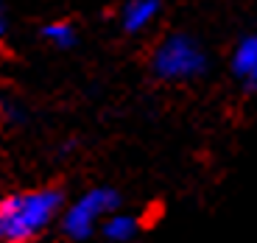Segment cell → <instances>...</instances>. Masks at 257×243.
<instances>
[{
  "label": "cell",
  "instance_id": "1",
  "mask_svg": "<svg viewBox=\"0 0 257 243\" xmlns=\"http://www.w3.org/2000/svg\"><path fill=\"white\" fill-rule=\"evenodd\" d=\"M62 204V193L42 187L31 193H17L0 201V237L26 243L53 221Z\"/></svg>",
  "mask_w": 257,
  "mask_h": 243
},
{
  "label": "cell",
  "instance_id": "2",
  "mask_svg": "<svg viewBox=\"0 0 257 243\" xmlns=\"http://www.w3.org/2000/svg\"><path fill=\"white\" fill-rule=\"evenodd\" d=\"M154 73L165 81H190L201 76L207 67V56L201 45L187 34H171L154 51Z\"/></svg>",
  "mask_w": 257,
  "mask_h": 243
},
{
  "label": "cell",
  "instance_id": "3",
  "mask_svg": "<svg viewBox=\"0 0 257 243\" xmlns=\"http://www.w3.org/2000/svg\"><path fill=\"white\" fill-rule=\"evenodd\" d=\"M120 204V196H117L112 187H92L90 193H84L76 204L67 207L64 212V232L76 240H87L92 232L98 229V221L117 210Z\"/></svg>",
  "mask_w": 257,
  "mask_h": 243
},
{
  "label": "cell",
  "instance_id": "4",
  "mask_svg": "<svg viewBox=\"0 0 257 243\" xmlns=\"http://www.w3.org/2000/svg\"><path fill=\"white\" fill-rule=\"evenodd\" d=\"M232 73L246 90H257V34H249L232 51Z\"/></svg>",
  "mask_w": 257,
  "mask_h": 243
},
{
  "label": "cell",
  "instance_id": "5",
  "mask_svg": "<svg viewBox=\"0 0 257 243\" xmlns=\"http://www.w3.org/2000/svg\"><path fill=\"white\" fill-rule=\"evenodd\" d=\"M160 14V0H126V6L120 9V26L128 34H137L148 28Z\"/></svg>",
  "mask_w": 257,
  "mask_h": 243
},
{
  "label": "cell",
  "instance_id": "6",
  "mask_svg": "<svg viewBox=\"0 0 257 243\" xmlns=\"http://www.w3.org/2000/svg\"><path fill=\"white\" fill-rule=\"evenodd\" d=\"M140 229V218L128 215V212H112V215L103 218V237L109 243H132Z\"/></svg>",
  "mask_w": 257,
  "mask_h": 243
},
{
  "label": "cell",
  "instance_id": "7",
  "mask_svg": "<svg viewBox=\"0 0 257 243\" xmlns=\"http://www.w3.org/2000/svg\"><path fill=\"white\" fill-rule=\"evenodd\" d=\"M42 37L56 48H70L73 42H76V28H73V23L59 20V23H48V26L42 28Z\"/></svg>",
  "mask_w": 257,
  "mask_h": 243
},
{
  "label": "cell",
  "instance_id": "8",
  "mask_svg": "<svg viewBox=\"0 0 257 243\" xmlns=\"http://www.w3.org/2000/svg\"><path fill=\"white\" fill-rule=\"evenodd\" d=\"M3 28H6V23H3V9H0V34H3Z\"/></svg>",
  "mask_w": 257,
  "mask_h": 243
},
{
  "label": "cell",
  "instance_id": "9",
  "mask_svg": "<svg viewBox=\"0 0 257 243\" xmlns=\"http://www.w3.org/2000/svg\"><path fill=\"white\" fill-rule=\"evenodd\" d=\"M0 243H14V240H3V237H0Z\"/></svg>",
  "mask_w": 257,
  "mask_h": 243
}]
</instances>
